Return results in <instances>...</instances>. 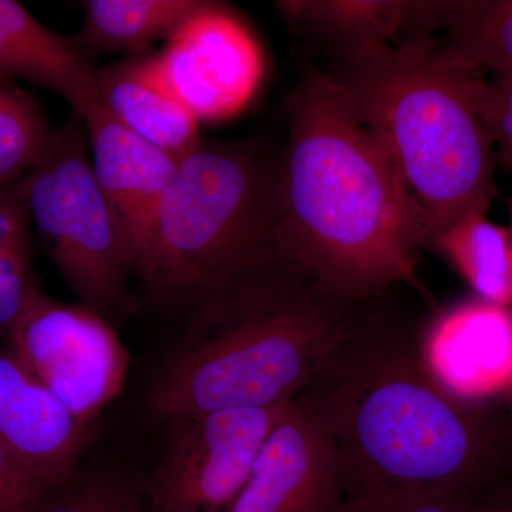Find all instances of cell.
Segmentation results:
<instances>
[{
	"label": "cell",
	"instance_id": "obj_1",
	"mask_svg": "<svg viewBox=\"0 0 512 512\" xmlns=\"http://www.w3.org/2000/svg\"><path fill=\"white\" fill-rule=\"evenodd\" d=\"M276 160V251L282 265L349 302L406 284L421 289L423 231L389 151L328 73L308 69L286 103Z\"/></svg>",
	"mask_w": 512,
	"mask_h": 512
},
{
	"label": "cell",
	"instance_id": "obj_2",
	"mask_svg": "<svg viewBox=\"0 0 512 512\" xmlns=\"http://www.w3.org/2000/svg\"><path fill=\"white\" fill-rule=\"evenodd\" d=\"M335 444L345 493L473 497L508 467L512 423L427 372L417 340L357 316L299 393Z\"/></svg>",
	"mask_w": 512,
	"mask_h": 512
},
{
	"label": "cell",
	"instance_id": "obj_3",
	"mask_svg": "<svg viewBox=\"0 0 512 512\" xmlns=\"http://www.w3.org/2000/svg\"><path fill=\"white\" fill-rule=\"evenodd\" d=\"M402 175L424 247L497 197L493 141L478 113L483 74L447 63L433 36L360 47L328 73Z\"/></svg>",
	"mask_w": 512,
	"mask_h": 512
},
{
	"label": "cell",
	"instance_id": "obj_4",
	"mask_svg": "<svg viewBox=\"0 0 512 512\" xmlns=\"http://www.w3.org/2000/svg\"><path fill=\"white\" fill-rule=\"evenodd\" d=\"M357 303L282 274L195 306L151 384V416L167 424L293 402L359 316Z\"/></svg>",
	"mask_w": 512,
	"mask_h": 512
},
{
	"label": "cell",
	"instance_id": "obj_5",
	"mask_svg": "<svg viewBox=\"0 0 512 512\" xmlns=\"http://www.w3.org/2000/svg\"><path fill=\"white\" fill-rule=\"evenodd\" d=\"M276 160L248 143L201 141L158 202L134 275L150 301L194 309L282 274Z\"/></svg>",
	"mask_w": 512,
	"mask_h": 512
},
{
	"label": "cell",
	"instance_id": "obj_6",
	"mask_svg": "<svg viewBox=\"0 0 512 512\" xmlns=\"http://www.w3.org/2000/svg\"><path fill=\"white\" fill-rule=\"evenodd\" d=\"M19 190L53 264L79 303L107 319L127 313L133 305L128 289L133 268L119 222L94 177L80 116L55 130Z\"/></svg>",
	"mask_w": 512,
	"mask_h": 512
},
{
	"label": "cell",
	"instance_id": "obj_7",
	"mask_svg": "<svg viewBox=\"0 0 512 512\" xmlns=\"http://www.w3.org/2000/svg\"><path fill=\"white\" fill-rule=\"evenodd\" d=\"M6 336L19 362L87 429L126 382L130 357L109 319L39 286Z\"/></svg>",
	"mask_w": 512,
	"mask_h": 512
},
{
	"label": "cell",
	"instance_id": "obj_8",
	"mask_svg": "<svg viewBox=\"0 0 512 512\" xmlns=\"http://www.w3.org/2000/svg\"><path fill=\"white\" fill-rule=\"evenodd\" d=\"M291 403L217 410L164 424L163 454L144 484L151 510L228 512Z\"/></svg>",
	"mask_w": 512,
	"mask_h": 512
},
{
	"label": "cell",
	"instance_id": "obj_9",
	"mask_svg": "<svg viewBox=\"0 0 512 512\" xmlns=\"http://www.w3.org/2000/svg\"><path fill=\"white\" fill-rule=\"evenodd\" d=\"M165 40L154 63L195 120H227L254 97L264 57L247 26L227 9L202 2Z\"/></svg>",
	"mask_w": 512,
	"mask_h": 512
},
{
	"label": "cell",
	"instance_id": "obj_10",
	"mask_svg": "<svg viewBox=\"0 0 512 512\" xmlns=\"http://www.w3.org/2000/svg\"><path fill=\"white\" fill-rule=\"evenodd\" d=\"M343 498L335 444L309 407L295 399L228 512H338Z\"/></svg>",
	"mask_w": 512,
	"mask_h": 512
},
{
	"label": "cell",
	"instance_id": "obj_11",
	"mask_svg": "<svg viewBox=\"0 0 512 512\" xmlns=\"http://www.w3.org/2000/svg\"><path fill=\"white\" fill-rule=\"evenodd\" d=\"M421 362L448 393L474 404L512 390V309L471 298L441 311L417 339Z\"/></svg>",
	"mask_w": 512,
	"mask_h": 512
},
{
	"label": "cell",
	"instance_id": "obj_12",
	"mask_svg": "<svg viewBox=\"0 0 512 512\" xmlns=\"http://www.w3.org/2000/svg\"><path fill=\"white\" fill-rule=\"evenodd\" d=\"M80 119L94 177L119 222L134 274L158 202L181 158L137 137L101 106Z\"/></svg>",
	"mask_w": 512,
	"mask_h": 512
},
{
	"label": "cell",
	"instance_id": "obj_13",
	"mask_svg": "<svg viewBox=\"0 0 512 512\" xmlns=\"http://www.w3.org/2000/svg\"><path fill=\"white\" fill-rule=\"evenodd\" d=\"M89 429L55 394L0 349V444L53 488L79 471Z\"/></svg>",
	"mask_w": 512,
	"mask_h": 512
},
{
	"label": "cell",
	"instance_id": "obj_14",
	"mask_svg": "<svg viewBox=\"0 0 512 512\" xmlns=\"http://www.w3.org/2000/svg\"><path fill=\"white\" fill-rule=\"evenodd\" d=\"M97 72L76 37L46 28L15 0H0V77L59 94L83 117L100 106Z\"/></svg>",
	"mask_w": 512,
	"mask_h": 512
},
{
	"label": "cell",
	"instance_id": "obj_15",
	"mask_svg": "<svg viewBox=\"0 0 512 512\" xmlns=\"http://www.w3.org/2000/svg\"><path fill=\"white\" fill-rule=\"evenodd\" d=\"M101 109L137 137L183 158L200 143L198 121L170 92L153 55H130L97 72Z\"/></svg>",
	"mask_w": 512,
	"mask_h": 512
},
{
	"label": "cell",
	"instance_id": "obj_16",
	"mask_svg": "<svg viewBox=\"0 0 512 512\" xmlns=\"http://www.w3.org/2000/svg\"><path fill=\"white\" fill-rule=\"evenodd\" d=\"M431 2L285 0L276 9L293 29L315 37L333 57L360 47L397 45L429 30Z\"/></svg>",
	"mask_w": 512,
	"mask_h": 512
},
{
	"label": "cell",
	"instance_id": "obj_17",
	"mask_svg": "<svg viewBox=\"0 0 512 512\" xmlns=\"http://www.w3.org/2000/svg\"><path fill=\"white\" fill-rule=\"evenodd\" d=\"M201 0H87L79 40L94 55H140L167 39L200 8Z\"/></svg>",
	"mask_w": 512,
	"mask_h": 512
},
{
	"label": "cell",
	"instance_id": "obj_18",
	"mask_svg": "<svg viewBox=\"0 0 512 512\" xmlns=\"http://www.w3.org/2000/svg\"><path fill=\"white\" fill-rule=\"evenodd\" d=\"M430 247L456 268L477 298L512 309L511 227L474 212L441 232Z\"/></svg>",
	"mask_w": 512,
	"mask_h": 512
},
{
	"label": "cell",
	"instance_id": "obj_19",
	"mask_svg": "<svg viewBox=\"0 0 512 512\" xmlns=\"http://www.w3.org/2000/svg\"><path fill=\"white\" fill-rule=\"evenodd\" d=\"M439 53L460 69L512 76V0L446 2Z\"/></svg>",
	"mask_w": 512,
	"mask_h": 512
},
{
	"label": "cell",
	"instance_id": "obj_20",
	"mask_svg": "<svg viewBox=\"0 0 512 512\" xmlns=\"http://www.w3.org/2000/svg\"><path fill=\"white\" fill-rule=\"evenodd\" d=\"M53 134L35 96L0 77V184L19 183L46 153Z\"/></svg>",
	"mask_w": 512,
	"mask_h": 512
},
{
	"label": "cell",
	"instance_id": "obj_21",
	"mask_svg": "<svg viewBox=\"0 0 512 512\" xmlns=\"http://www.w3.org/2000/svg\"><path fill=\"white\" fill-rule=\"evenodd\" d=\"M19 183L0 184V333L3 335H8L37 286L30 261V218Z\"/></svg>",
	"mask_w": 512,
	"mask_h": 512
},
{
	"label": "cell",
	"instance_id": "obj_22",
	"mask_svg": "<svg viewBox=\"0 0 512 512\" xmlns=\"http://www.w3.org/2000/svg\"><path fill=\"white\" fill-rule=\"evenodd\" d=\"M36 512H153L146 487L113 471L80 474L57 488Z\"/></svg>",
	"mask_w": 512,
	"mask_h": 512
},
{
	"label": "cell",
	"instance_id": "obj_23",
	"mask_svg": "<svg viewBox=\"0 0 512 512\" xmlns=\"http://www.w3.org/2000/svg\"><path fill=\"white\" fill-rule=\"evenodd\" d=\"M473 497L359 488L345 493L338 512H470Z\"/></svg>",
	"mask_w": 512,
	"mask_h": 512
},
{
	"label": "cell",
	"instance_id": "obj_24",
	"mask_svg": "<svg viewBox=\"0 0 512 512\" xmlns=\"http://www.w3.org/2000/svg\"><path fill=\"white\" fill-rule=\"evenodd\" d=\"M478 113L497 147V160L512 171V76L481 79Z\"/></svg>",
	"mask_w": 512,
	"mask_h": 512
},
{
	"label": "cell",
	"instance_id": "obj_25",
	"mask_svg": "<svg viewBox=\"0 0 512 512\" xmlns=\"http://www.w3.org/2000/svg\"><path fill=\"white\" fill-rule=\"evenodd\" d=\"M55 491L0 444V512H36Z\"/></svg>",
	"mask_w": 512,
	"mask_h": 512
},
{
	"label": "cell",
	"instance_id": "obj_26",
	"mask_svg": "<svg viewBox=\"0 0 512 512\" xmlns=\"http://www.w3.org/2000/svg\"><path fill=\"white\" fill-rule=\"evenodd\" d=\"M470 512H512V471L505 468L471 498Z\"/></svg>",
	"mask_w": 512,
	"mask_h": 512
},
{
	"label": "cell",
	"instance_id": "obj_27",
	"mask_svg": "<svg viewBox=\"0 0 512 512\" xmlns=\"http://www.w3.org/2000/svg\"><path fill=\"white\" fill-rule=\"evenodd\" d=\"M505 402H507L508 410H510V420L512 423V390L511 393L508 394L507 399H505Z\"/></svg>",
	"mask_w": 512,
	"mask_h": 512
},
{
	"label": "cell",
	"instance_id": "obj_28",
	"mask_svg": "<svg viewBox=\"0 0 512 512\" xmlns=\"http://www.w3.org/2000/svg\"><path fill=\"white\" fill-rule=\"evenodd\" d=\"M510 227L512 228V204H511V225Z\"/></svg>",
	"mask_w": 512,
	"mask_h": 512
}]
</instances>
